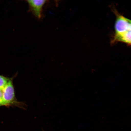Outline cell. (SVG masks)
<instances>
[{"instance_id": "cell-1", "label": "cell", "mask_w": 131, "mask_h": 131, "mask_svg": "<svg viewBox=\"0 0 131 131\" xmlns=\"http://www.w3.org/2000/svg\"><path fill=\"white\" fill-rule=\"evenodd\" d=\"M29 6V10L35 17L40 19L42 17L43 7L46 2V1L31 0L27 1Z\"/></svg>"}, {"instance_id": "cell-2", "label": "cell", "mask_w": 131, "mask_h": 131, "mask_svg": "<svg viewBox=\"0 0 131 131\" xmlns=\"http://www.w3.org/2000/svg\"><path fill=\"white\" fill-rule=\"evenodd\" d=\"M130 20L121 15L117 16L115 25V35H122L128 30Z\"/></svg>"}, {"instance_id": "cell-3", "label": "cell", "mask_w": 131, "mask_h": 131, "mask_svg": "<svg viewBox=\"0 0 131 131\" xmlns=\"http://www.w3.org/2000/svg\"><path fill=\"white\" fill-rule=\"evenodd\" d=\"M115 39L119 41L131 45V31L128 30L122 35L115 36Z\"/></svg>"}, {"instance_id": "cell-4", "label": "cell", "mask_w": 131, "mask_h": 131, "mask_svg": "<svg viewBox=\"0 0 131 131\" xmlns=\"http://www.w3.org/2000/svg\"><path fill=\"white\" fill-rule=\"evenodd\" d=\"M11 78L0 75V88H4L9 82Z\"/></svg>"}, {"instance_id": "cell-5", "label": "cell", "mask_w": 131, "mask_h": 131, "mask_svg": "<svg viewBox=\"0 0 131 131\" xmlns=\"http://www.w3.org/2000/svg\"><path fill=\"white\" fill-rule=\"evenodd\" d=\"M4 88H0V101L4 104L5 106L7 107V105L3 101V95H4Z\"/></svg>"}, {"instance_id": "cell-6", "label": "cell", "mask_w": 131, "mask_h": 131, "mask_svg": "<svg viewBox=\"0 0 131 131\" xmlns=\"http://www.w3.org/2000/svg\"><path fill=\"white\" fill-rule=\"evenodd\" d=\"M2 106H5V105L4 104H3L2 102H1V101H0V107Z\"/></svg>"}]
</instances>
